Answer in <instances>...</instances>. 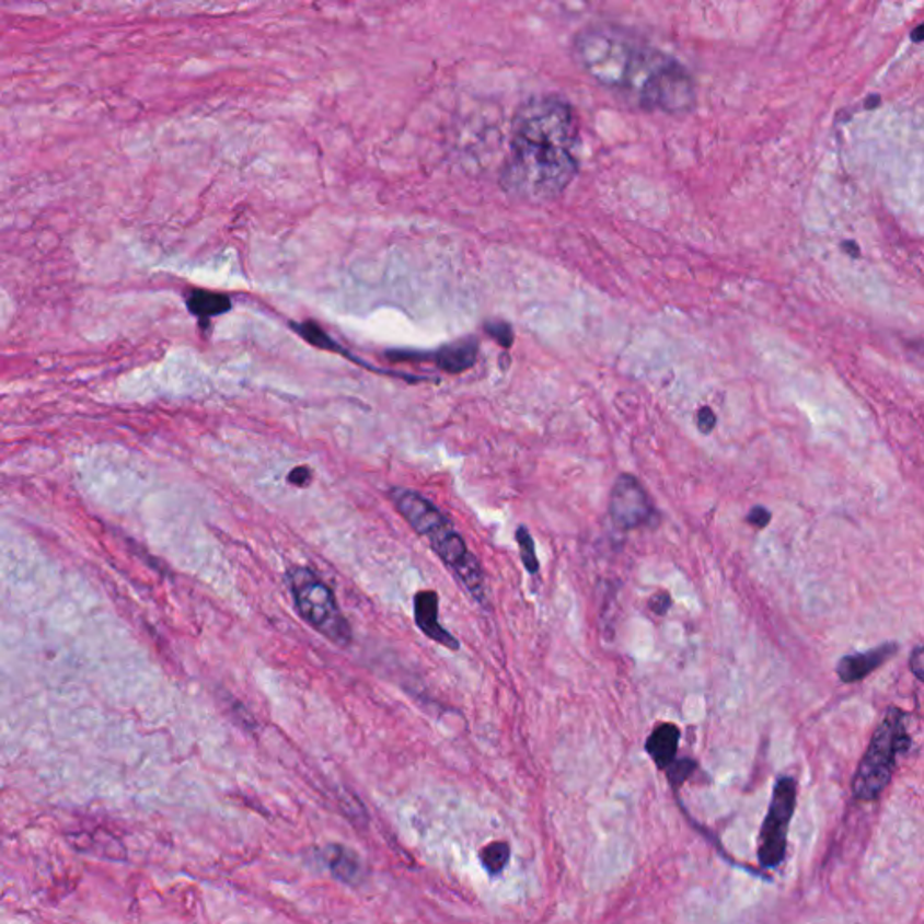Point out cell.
Listing matches in <instances>:
<instances>
[{
	"label": "cell",
	"instance_id": "cell-5",
	"mask_svg": "<svg viewBox=\"0 0 924 924\" xmlns=\"http://www.w3.org/2000/svg\"><path fill=\"white\" fill-rule=\"evenodd\" d=\"M289 592L303 622L336 645H349L353 639L349 623L339 611L333 591L305 567H291L288 573Z\"/></svg>",
	"mask_w": 924,
	"mask_h": 924
},
{
	"label": "cell",
	"instance_id": "cell-21",
	"mask_svg": "<svg viewBox=\"0 0 924 924\" xmlns=\"http://www.w3.org/2000/svg\"><path fill=\"white\" fill-rule=\"evenodd\" d=\"M311 478H313V473H311L308 466H298L294 467L293 472L289 473L288 481L294 484V486H308L311 483Z\"/></svg>",
	"mask_w": 924,
	"mask_h": 924
},
{
	"label": "cell",
	"instance_id": "cell-11",
	"mask_svg": "<svg viewBox=\"0 0 924 924\" xmlns=\"http://www.w3.org/2000/svg\"><path fill=\"white\" fill-rule=\"evenodd\" d=\"M233 303L224 293L210 289H190L186 293V309L199 320H211L231 311Z\"/></svg>",
	"mask_w": 924,
	"mask_h": 924
},
{
	"label": "cell",
	"instance_id": "cell-7",
	"mask_svg": "<svg viewBox=\"0 0 924 924\" xmlns=\"http://www.w3.org/2000/svg\"><path fill=\"white\" fill-rule=\"evenodd\" d=\"M612 524L622 531L650 525L658 519V511L648 497L647 489L636 477L623 473L612 486L611 504H609Z\"/></svg>",
	"mask_w": 924,
	"mask_h": 924
},
{
	"label": "cell",
	"instance_id": "cell-17",
	"mask_svg": "<svg viewBox=\"0 0 924 924\" xmlns=\"http://www.w3.org/2000/svg\"><path fill=\"white\" fill-rule=\"evenodd\" d=\"M771 519H773V515H771L770 509L764 508V506H755V508L751 509L750 513H748V524L753 525L756 529H764L770 525Z\"/></svg>",
	"mask_w": 924,
	"mask_h": 924
},
{
	"label": "cell",
	"instance_id": "cell-23",
	"mask_svg": "<svg viewBox=\"0 0 924 924\" xmlns=\"http://www.w3.org/2000/svg\"><path fill=\"white\" fill-rule=\"evenodd\" d=\"M910 38H912V42H915V44H921V42H924V22L923 24H920V26L915 27L914 32H912V35H910Z\"/></svg>",
	"mask_w": 924,
	"mask_h": 924
},
{
	"label": "cell",
	"instance_id": "cell-12",
	"mask_svg": "<svg viewBox=\"0 0 924 924\" xmlns=\"http://www.w3.org/2000/svg\"><path fill=\"white\" fill-rule=\"evenodd\" d=\"M478 859L483 863L484 870L489 876H498L504 868L508 867L509 859H511V848L508 842H492L486 847L481 848Z\"/></svg>",
	"mask_w": 924,
	"mask_h": 924
},
{
	"label": "cell",
	"instance_id": "cell-16",
	"mask_svg": "<svg viewBox=\"0 0 924 924\" xmlns=\"http://www.w3.org/2000/svg\"><path fill=\"white\" fill-rule=\"evenodd\" d=\"M331 868L338 874L339 878L353 879L355 874L358 873V862L349 853L342 851V853L334 854V858H331Z\"/></svg>",
	"mask_w": 924,
	"mask_h": 924
},
{
	"label": "cell",
	"instance_id": "cell-14",
	"mask_svg": "<svg viewBox=\"0 0 924 924\" xmlns=\"http://www.w3.org/2000/svg\"><path fill=\"white\" fill-rule=\"evenodd\" d=\"M515 539L519 542L520 558H522L525 570H528L529 575H536L540 570V562L536 558L534 540L531 533H529V529L525 525H519L517 531H515Z\"/></svg>",
	"mask_w": 924,
	"mask_h": 924
},
{
	"label": "cell",
	"instance_id": "cell-18",
	"mask_svg": "<svg viewBox=\"0 0 924 924\" xmlns=\"http://www.w3.org/2000/svg\"><path fill=\"white\" fill-rule=\"evenodd\" d=\"M648 607H650V611L654 614L665 616L670 611V607H672V596L668 594L667 591H659L658 594L652 596V600H650Z\"/></svg>",
	"mask_w": 924,
	"mask_h": 924
},
{
	"label": "cell",
	"instance_id": "cell-1",
	"mask_svg": "<svg viewBox=\"0 0 924 924\" xmlns=\"http://www.w3.org/2000/svg\"><path fill=\"white\" fill-rule=\"evenodd\" d=\"M573 57L587 77L648 111L684 114L695 105V83L683 63L616 26H591L573 41Z\"/></svg>",
	"mask_w": 924,
	"mask_h": 924
},
{
	"label": "cell",
	"instance_id": "cell-13",
	"mask_svg": "<svg viewBox=\"0 0 924 924\" xmlns=\"http://www.w3.org/2000/svg\"><path fill=\"white\" fill-rule=\"evenodd\" d=\"M293 330L302 336L305 342L314 345L316 349L331 350V353H339V345L331 338L330 334L325 333L319 324L314 322H302V324H293Z\"/></svg>",
	"mask_w": 924,
	"mask_h": 924
},
{
	"label": "cell",
	"instance_id": "cell-20",
	"mask_svg": "<svg viewBox=\"0 0 924 924\" xmlns=\"http://www.w3.org/2000/svg\"><path fill=\"white\" fill-rule=\"evenodd\" d=\"M910 672L914 673L915 678L920 679L924 684V645L923 647L914 648V652L910 656Z\"/></svg>",
	"mask_w": 924,
	"mask_h": 924
},
{
	"label": "cell",
	"instance_id": "cell-19",
	"mask_svg": "<svg viewBox=\"0 0 924 924\" xmlns=\"http://www.w3.org/2000/svg\"><path fill=\"white\" fill-rule=\"evenodd\" d=\"M715 425H717V417H715L714 411L708 408V406H703V408H698L697 412V427L698 430L703 431V434H712L714 431Z\"/></svg>",
	"mask_w": 924,
	"mask_h": 924
},
{
	"label": "cell",
	"instance_id": "cell-10",
	"mask_svg": "<svg viewBox=\"0 0 924 924\" xmlns=\"http://www.w3.org/2000/svg\"><path fill=\"white\" fill-rule=\"evenodd\" d=\"M681 729L672 723H661L652 729L645 742V751L659 770L667 771L678 760Z\"/></svg>",
	"mask_w": 924,
	"mask_h": 924
},
{
	"label": "cell",
	"instance_id": "cell-4",
	"mask_svg": "<svg viewBox=\"0 0 924 924\" xmlns=\"http://www.w3.org/2000/svg\"><path fill=\"white\" fill-rule=\"evenodd\" d=\"M910 748L906 729V714L899 708H889L883 720L874 731L865 755L854 773L853 793L859 801H873L883 795L892 781L899 755Z\"/></svg>",
	"mask_w": 924,
	"mask_h": 924
},
{
	"label": "cell",
	"instance_id": "cell-8",
	"mask_svg": "<svg viewBox=\"0 0 924 924\" xmlns=\"http://www.w3.org/2000/svg\"><path fill=\"white\" fill-rule=\"evenodd\" d=\"M898 650V643L889 642L879 645V647L870 648V650H865V652L843 656L836 665L838 678L842 679L843 683H858L862 679L876 672Z\"/></svg>",
	"mask_w": 924,
	"mask_h": 924
},
{
	"label": "cell",
	"instance_id": "cell-2",
	"mask_svg": "<svg viewBox=\"0 0 924 924\" xmlns=\"http://www.w3.org/2000/svg\"><path fill=\"white\" fill-rule=\"evenodd\" d=\"M580 127L575 108L558 96L529 100L511 125L504 190L529 203L561 197L578 174Z\"/></svg>",
	"mask_w": 924,
	"mask_h": 924
},
{
	"label": "cell",
	"instance_id": "cell-15",
	"mask_svg": "<svg viewBox=\"0 0 924 924\" xmlns=\"http://www.w3.org/2000/svg\"><path fill=\"white\" fill-rule=\"evenodd\" d=\"M697 770V764L690 759H678L667 770L668 781L673 789H679L684 782L689 781L693 771Z\"/></svg>",
	"mask_w": 924,
	"mask_h": 924
},
{
	"label": "cell",
	"instance_id": "cell-22",
	"mask_svg": "<svg viewBox=\"0 0 924 924\" xmlns=\"http://www.w3.org/2000/svg\"><path fill=\"white\" fill-rule=\"evenodd\" d=\"M843 252L847 253L848 257L858 258L859 257V246L856 242L853 241H845L842 244Z\"/></svg>",
	"mask_w": 924,
	"mask_h": 924
},
{
	"label": "cell",
	"instance_id": "cell-9",
	"mask_svg": "<svg viewBox=\"0 0 924 924\" xmlns=\"http://www.w3.org/2000/svg\"><path fill=\"white\" fill-rule=\"evenodd\" d=\"M414 617L419 631L442 647L450 650H459L458 637L452 636L447 628L439 623V596L436 591L417 592L414 598Z\"/></svg>",
	"mask_w": 924,
	"mask_h": 924
},
{
	"label": "cell",
	"instance_id": "cell-6",
	"mask_svg": "<svg viewBox=\"0 0 924 924\" xmlns=\"http://www.w3.org/2000/svg\"><path fill=\"white\" fill-rule=\"evenodd\" d=\"M798 787L792 776H781L773 787L770 809L759 836V862L762 867L775 868L784 862L787 851V834L796 809Z\"/></svg>",
	"mask_w": 924,
	"mask_h": 924
},
{
	"label": "cell",
	"instance_id": "cell-3",
	"mask_svg": "<svg viewBox=\"0 0 924 924\" xmlns=\"http://www.w3.org/2000/svg\"><path fill=\"white\" fill-rule=\"evenodd\" d=\"M391 498L401 517L421 539L427 540L431 551L452 570V575L466 589L467 594L483 609H489L488 584L483 565L477 561V556L467 550L466 542L452 524V520L448 519L436 504L414 489L394 488Z\"/></svg>",
	"mask_w": 924,
	"mask_h": 924
}]
</instances>
